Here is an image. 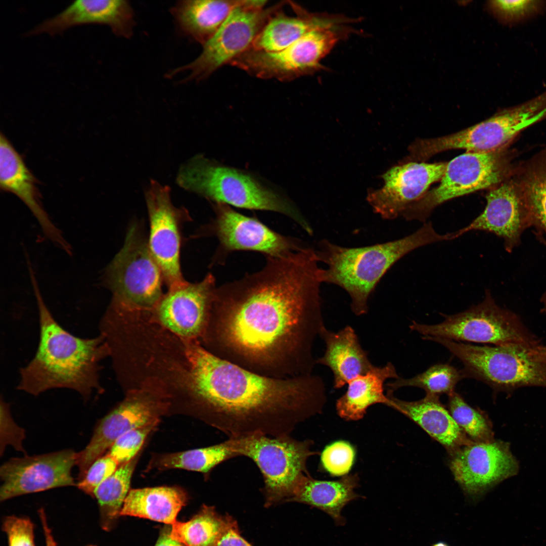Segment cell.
Here are the masks:
<instances>
[{
	"label": "cell",
	"mask_w": 546,
	"mask_h": 546,
	"mask_svg": "<svg viewBox=\"0 0 546 546\" xmlns=\"http://www.w3.org/2000/svg\"><path fill=\"white\" fill-rule=\"evenodd\" d=\"M319 263L315 250L303 247L267 256L260 270L216 288L212 309L228 320L231 343L247 354L263 356L287 341L305 365L313 367V342L325 326Z\"/></svg>",
	"instance_id": "cell-1"
},
{
	"label": "cell",
	"mask_w": 546,
	"mask_h": 546,
	"mask_svg": "<svg viewBox=\"0 0 546 546\" xmlns=\"http://www.w3.org/2000/svg\"><path fill=\"white\" fill-rule=\"evenodd\" d=\"M188 401L229 438L290 435L322 412L325 385L317 376L274 379L248 371L199 346L188 379Z\"/></svg>",
	"instance_id": "cell-2"
},
{
	"label": "cell",
	"mask_w": 546,
	"mask_h": 546,
	"mask_svg": "<svg viewBox=\"0 0 546 546\" xmlns=\"http://www.w3.org/2000/svg\"><path fill=\"white\" fill-rule=\"evenodd\" d=\"M38 310L39 339L35 354L20 368L17 389L37 396L50 389L67 388L87 400L101 393V361L110 355L104 337L75 336L55 320L41 295L33 269L29 270Z\"/></svg>",
	"instance_id": "cell-3"
},
{
	"label": "cell",
	"mask_w": 546,
	"mask_h": 546,
	"mask_svg": "<svg viewBox=\"0 0 546 546\" xmlns=\"http://www.w3.org/2000/svg\"><path fill=\"white\" fill-rule=\"evenodd\" d=\"M452 240L450 233H438L431 222L401 239L360 247H346L323 240L315 250L324 262V283L335 285L350 298L352 311L357 316L368 311V301L380 280L390 268L407 253L426 245Z\"/></svg>",
	"instance_id": "cell-4"
},
{
	"label": "cell",
	"mask_w": 546,
	"mask_h": 546,
	"mask_svg": "<svg viewBox=\"0 0 546 546\" xmlns=\"http://www.w3.org/2000/svg\"><path fill=\"white\" fill-rule=\"evenodd\" d=\"M186 190L200 195L214 203L238 208L266 210L285 214L304 230L308 222L291 202L243 171L220 165L197 155L184 163L176 177Z\"/></svg>",
	"instance_id": "cell-5"
},
{
	"label": "cell",
	"mask_w": 546,
	"mask_h": 546,
	"mask_svg": "<svg viewBox=\"0 0 546 546\" xmlns=\"http://www.w3.org/2000/svg\"><path fill=\"white\" fill-rule=\"evenodd\" d=\"M161 270L141 225L132 223L124 245L103 271L100 284L112 293L108 307L151 312L164 294Z\"/></svg>",
	"instance_id": "cell-6"
},
{
	"label": "cell",
	"mask_w": 546,
	"mask_h": 546,
	"mask_svg": "<svg viewBox=\"0 0 546 546\" xmlns=\"http://www.w3.org/2000/svg\"><path fill=\"white\" fill-rule=\"evenodd\" d=\"M447 349L463 364L465 378L484 382L494 391L511 392L525 387L546 388V367L521 345L478 346L424 337Z\"/></svg>",
	"instance_id": "cell-7"
},
{
	"label": "cell",
	"mask_w": 546,
	"mask_h": 546,
	"mask_svg": "<svg viewBox=\"0 0 546 546\" xmlns=\"http://www.w3.org/2000/svg\"><path fill=\"white\" fill-rule=\"evenodd\" d=\"M230 438L237 456L250 458L260 470L266 508L289 502L304 477L309 474L308 459L318 453L311 449V440H298L290 435L255 434Z\"/></svg>",
	"instance_id": "cell-8"
},
{
	"label": "cell",
	"mask_w": 546,
	"mask_h": 546,
	"mask_svg": "<svg viewBox=\"0 0 546 546\" xmlns=\"http://www.w3.org/2000/svg\"><path fill=\"white\" fill-rule=\"evenodd\" d=\"M440 314L444 317L440 323L426 325L413 321L410 328L423 337L459 342L516 345L528 348L540 343L516 314L495 302L488 290L485 292L484 300L477 305L457 314Z\"/></svg>",
	"instance_id": "cell-9"
},
{
	"label": "cell",
	"mask_w": 546,
	"mask_h": 546,
	"mask_svg": "<svg viewBox=\"0 0 546 546\" xmlns=\"http://www.w3.org/2000/svg\"><path fill=\"white\" fill-rule=\"evenodd\" d=\"M507 146L485 152H466L447 163L439 185L412 205L402 217L424 222L433 210L451 199L493 188L514 174Z\"/></svg>",
	"instance_id": "cell-10"
},
{
	"label": "cell",
	"mask_w": 546,
	"mask_h": 546,
	"mask_svg": "<svg viewBox=\"0 0 546 546\" xmlns=\"http://www.w3.org/2000/svg\"><path fill=\"white\" fill-rule=\"evenodd\" d=\"M350 33L344 26L314 29L279 51L249 49L230 65L260 79L292 81L323 69L321 61Z\"/></svg>",
	"instance_id": "cell-11"
},
{
	"label": "cell",
	"mask_w": 546,
	"mask_h": 546,
	"mask_svg": "<svg viewBox=\"0 0 546 546\" xmlns=\"http://www.w3.org/2000/svg\"><path fill=\"white\" fill-rule=\"evenodd\" d=\"M287 1L265 8L266 1L243 0L235 8L215 34L203 46L201 54L190 64L172 71L169 76L184 71V81H200L249 50L269 18Z\"/></svg>",
	"instance_id": "cell-12"
},
{
	"label": "cell",
	"mask_w": 546,
	"mask_h": 546,
	"mask_svg": "<svg viewBox=\"0 0 546 546\" xmlns=\"http://www.w3.org/2000/svg\"><path fill=\"white\" fill-rule=\"evenodd\" d=\"M171 405L169 396L153 386L126 390L124 399L98 422L89 443L77 453L79 480L118 438L131 430L159 423Z\"/></svg>",
	"instance_id": "cell-13"
},
{
	"label": "cell",
	"mask_w": 546,
	"mask_h": 546,
	"mask_svg": "<svg viewBox=\"0 0 546 546\" xmlns=\"http://www.w3.org/2000/svg\"><path fill=\"white\" fill-rule=\"evenodd\" d=\"M150 220V251L168 289L185 283L179 261L181 223L189 219L187 210L174 206L170 189L151 180L145 192Z\"/></svg>",
	"instance_id": "cell-14"
},
{
	"label": "cell",
	"mask_w": 546,
	"mask_h": 546,
	"mask_svg": "<svg viewBox=\"0 0 546 546\" xmlns=\"http://www.w3.org/2000/svg\"><path fill=\"white\" fill-rule=\"evenodd\" d=\"M216 288L211 273L200 282H186L168 289L149 316L175 335L200 342L206 333Z\"/></svg>",
	"instance_id": "cell-15"
},
{
	"label": "cell",
	"mask_w": 546,
	"mask_h": 546,
	"mask_svg": "<svg viewBox=\"0 0 546 546\" xmlns=\"http://www.w3.org/2000/svg\"><path fill=\"white\" fill-rule=\"evenodd\" d=\"M450 456L449 468L454 479L472 496L484 494L518 471L509 445L502 441H472Z\"/></svg>",
	"instance_id": "cell-16"
},
{
	"label": "cell",
	"mask_w": 546,
	"mask_h": 546,
	"mask_svg": "<svg viewBox=\"0 0 546 546\" xmlns=\"http://www.w3.org/2000/svg\"><path fill=\"white\" fill-rule=\"evenodd\" d=\"M77 453L72 449L12 458L1 467L0 500L52 488L73 486L71 470Z\"/></svg>",
	"instance_id": "cell-17"
},
{
	"label": "cell",
	"mask_w": 546,
	"mask_h": 546,
	"mask_svg": "<svg viewBox=\"0 0 546 546\" xmlns=\"http://www.w3.org/2000/svg\"><path fill=\"white\" fill-rule=\"evenodd\" d=\"M446 164L406 161L394 166L382 175L383 185L369 191L368 201L374 212L384 219L402 216L412 205L424 196L432 184L440 180Z\"/></svg>",
	"instance_id": "cell-18"
},
{
	"label": "cell",
	"mask_w": 546,
	"mask_h": 546,
	"mask_svg": "<svg viewBox=\"0 0 546 546\" xmlns=\"http://www.w3.org/2000/svg\"><path fill=\"white\" fill-rule=\"evenodd\" d=\"M214 207L216 217L211 231L219 242L217 257L239 250L280 257L303 247L295 239L277 233L258 220L245 216L226 204L214 203Z\"/></svg>",
	"instance_id": "cell-19"
},
{
	"label": "cell",
	"mask_w": 546,
	"mask_h": 546,
	"mask_svg": "<svg viewBox=\"0 0 546 546\" xmlns=\"http://www.w3.org/2000/svg\"><path fill=\"white\" fill-rule=\"evenodd\" d=\"M483 211L468 225L453 232L454 239L472 231L492 233L504 240L511 252L520 242L523 232L532 225L531 220L513 175L486 195Z\"/></svg>",
	"instance_id": "cell-20"
},
{
	"label": "cell",
	"mask_w": 546,
	"mask_h": 546,
	"mask_svg": "<svg viewBox=\"0 0 546 546\" xmlns=\"http://www.w3.org/2000/svg\"><path fill=\"white\" fill-rule=\"evenodd\" d=\"M36 184L35 178L27 167L21 156L1 132V189L12 193L20 199L37 219L46 237L68 255H72L71 246L43 209Z\"/></svg>",
	"instance_id": "cell-21"
},
{
	"label": "cell",
	"mask_w": 546,
	"mask_h": 546,
	"mask_svg": "<svg viewBox=\"0 0 546 546\" xmlns=\"http://www.w3.org/2000/svg\"><path fill=\"white\" fill-rule=\"evenodd\" d=\"M91 23L107 25L116 35L129 38L134 25L133 12L126 1L78 0L27 34L53 35L75 25Z\"/></svg>",
	"instance_id": "cell-22"
},
{
	"label": "cell",
	"mask_w": 546,
	"mask_h": 546,
	"mask_svg": "<svg viewBox=\"0 0 546 546\" xmlns=\"http://www.w3.org/2000/svg\"><path fill=\"white\" fill-rule=\"evenodd\" d=\"M288 2L296 16L287 15L282 11L283 8L279 10L268 20L250 49L279 51L313 30L338 27L355 22V19L339 15L309 12L295 3Z\"/></svg>",
	"instance_id": "cell-23"
},
{
	"label": "cell",
	"mask_w": 546,
	"mask_h": 546,
	"mask_svg": "<svg viewBox=\"0 0 546 546\" xmlns=\"http://www.w3.org/2000/svg\"><path fill=\"white\" fill-rule=\"evenodd\" d=\"M388 406L395 409L419 425L439 442L450 455L471 440L456 423L449 411L441 403L439 397L426 395L423 399L406 401L387 392Z\"/></svg>",
	"instance_id": "cell-24"
},
{
	"label": "cell",
	"mask_w": 546,
	"mask_h": 546,
	"mask_svg": "<svg viewBox=\"0 0 546 546\" xmlns=\"http://www.w3.org/2000/svg\"><path fill=\"white\" fill-rule=\"evenodd\" d=\"M319 336L326 344L324 355L316 363L328 367L334 376L333 387L341 389L358 376L366 374L375 366L361 347L354 330L346 326L337 332L321 329Z\"/></svg>",
	"instance_id": "cell-25"
},
{
	"label": "cell",
	"mask_w": 546,
	"mask_h": 546,
	"mask_svg": "<svg viewBox=\"0 0 546 546\" xmlns=\"http://www.w3.org/2000/svg\"><path fill=\"white\" fill-rule=\"evenodd\" d=\"M359 478L357 474L346 475L335 481L314 479L309 474L304 477L290 502H298L317 508L330 515L338 525L345 520L343 508L360 496L356 493Z\"/></svg>",
	"instance_id": "cell-26"
},
{
	"label": "cell",
	"mask_w": 546,
	"mask_h": 546,
	"mask_svg": "<svg viewBox=\"0 0 546 546\" xmlns=\"http://www.w3.org/2000/svg\"><path fill=\"white\" fill-rule=\"evenodd\" d=\"M399 378L394 365L388 362L383 367L374 366L366 374L354 378L347 384L345 393L336 401L338 415L347 421H357L374 404L388 406L389 400L384 394L385 382L389 379Z\"/></svg>",
	"instance_id": "cell-27"
},
{
	"label": "cell",
	"mask_w": 546,
	"mask_h": 546,
	"mask_svg": "<svg viewBox=\"0 0 546 546\" xmlns=\"http://www.w3.org/2000/svg\"><path fill=\"white\" fill-rule=\"evenodd\" d=\"M243 0L183 1L171 10L180 30L203 46Z\"/></svg>",
	"instance_id": "cell-28"
},
{
	"label": "cell",
	"mask_w": 546,
	"mask_h": 546,
	"mask_svg": "<svg viewBox=\"0 0 546 546\" xmlns=\"http://www.w3.org/2000/svg\"><path fill=\"white\" fill-rule=\"evenodd\" d=\"M188 501L185 490L177 486H158L130 490L120 516L148 519L171 525Z\"/></svg>",
	"instance_id": "cell-29"
},
{
	"label": "cell",
	"mask_w": 546,
	"mask_h": 546,
	"mask_svg": "<svg viewBox=\"0 0 546 546\" xmlns=\"http://www.w3.org/2000/svg\"><path fill=\"white\" fill-rule=\"evenodd\" d=\"M513 176L532 225L546 234V146L528 161L517 166Z\"/></svg>",
	"instance_id": "cell-30"
},
{
	"label": "cell",
	"mask_w": 546,
	"mask_h": 546,
	"mask_svg": "<svg viewBox=\"0 0 546 546\" xmlns=\"http://www.w3.org/2000/svg\"><path fill=\"white\" fill-rule=\"evenodd\" d=\"M238 457L231 438L208 447L162 454L154 457L149 469L159 470L180 469L209 474L220 463Z\"/></svg>",
	"instance_id": "cell-31"
},
{
	"label": "cell",
	"mask_w": 546,
	"mask_h": 546,
	"mask_svg": "<svg viewBox=\"0 0 546 546\" xmlns=\"http://www.w3.org/2000/svg\"><path fill=\"white\" fill-rule=\"evenodd\" d=\"M233 519L203 505L189 521L172 524L170 535L184 546H215Z\"/></svg>",
	"instance_id": "cell-32"
},
{
	"label": "cell",
	"mask_w": 546,
	"mask_h": 546,
	"mask_svg": "<svg viewBox=\"0 0 546 546\" xmlns=\"http://www.w3.org/2000/svg\"><path fill=\"white\" fill-rule=\"evenodd\" d=\"M137 457L120 465L94 491V498H96L99 507L101 526L105 531L112 530L120 517V511L130 491Z\"/></svg>",
	"instance_id": "cell-33"
},
{
	"label": "cell",
	"mask_w": 546,
	"mask_h": 546,
	"mask_svg": "<svg viewBox=\"0 0 546 546\" xmlns=\"http://www.w3.org/2000/svg\"><path fill=\"white\" fill-rule=\"evenodd\" d=\"M465 377L461 371L448 364L439 363L432 366L424 372L411 378L400 377L387 383V392L393 393L403 387H417L424 389L426 395L439 396L448 395L454 391L458 382Z\"/></svg>",
	"instance_id": "cell-34"
},
{
	"label": "cell",
	"mask_w": 546,
	"mask_h": 546,
	"mask_svg": "<svg viewBox=\"0 0 546 546\" xmlns=\"http://www.w3.org/2000/svg\"><path fill=\"white\" fill-rule=\"evenodd\" d=\"M448 411L456 423L473 441L494 440L492 425L485 414L469 405L455 391L448 395Z\"/></svg>",
	"instance_id": "cell-35"
},
{
	"label": "cell",
	"mask_w": 546,
	"mask_h": 546,
	"mask_svg": "<svg viewBox=\"0 0 546 546\" xmlns=\"http://www.w3.org/2000/svg\"><path fill=\"white\" fill-rule=\"evenodd\" d=\"M487 8L500 23L514 25L541 14L546 10V1L537 0H495L488 1Z\"/></svg>",
	"instance_id": "cell-36"
},
{
	"label": "cell",
	"mask_w": 546,
	"mask_h": 546,
	"mask_svg": "<svg viewBox=\"0 0 546 546\" xmlns=\"http://www.w3.org/2000/svg\"><path fill=\"white\" fill-rule=\"evenodd\" d=\"M355 456V449L350 444L344 441H336L326 446L323 451L321 465L332 476H345L351 470Z\"/></svg>",
	"instance_id": "cell-37"
},
{
	"label": "cell",
	"mask_w": 546,
	"mask_h": 546,
	"mask_svg": "<svg viewBox=\"0 0 546 546\" xmlns=\"http://www.w3.org/2000/svg\"><path fill=\"white\" fill-rule=\"evenodd\" d=\"M158 424H150L122 434L113 443L109 453L119 465L132 460L137 456L145 439Z\"/></svg>",
	"instance_id": "cell-38"
},
{
	"label": "cell",
	"mask_w": 546,
	"mask_h": 546,
	"mask_svg": "<svg viewBox=\"0 0 546 546\" xmlns=\"http://www.w3.org/2000/svg\"><path fill=\"white\" fill-rule=\"evenodd\" d=\"M119 464L108 453L95 460L87 469L84 477L77 484L78 488L94 497L95 489L111 475Z\"/></svg>",
	"instance_id": "cell-39"
},
{
	"label": "cell",
	"mask_w": 546,
	"mask_h": 546,
	"mask_svg": "<svg viewBox=\"0 0 546 546\" xmlns=\"http://www.w3.org/2000/svg\"><path fill=\"white\" fill-rule=\"evenodd\" d=\"M2 530L7 535L8 546H35L34 525L28 517L7 516L3 519Z\"/></svg>",
	"instance_id": "cell-40"
},
{
	"label": "cell",
	"mask_w": 546,
	"mask_h": 546,
	"mask_svg": "<svg viewBox=\"0 0 546 546\" xmlns=\"http://www.w3.org/2000/svg\"><path fill=\"white\" fill-rule=\"evenodd\" d=\"M1 454L4 448L8 445H12L16 449L24 451L22 447V441L25 437V432L12 419L9 405L2 398L1 399Z\"/></svg>",
	"instance_id": "cell-41"
},
{
	"label": "cell",
	"mask_w": 546,
	"mask_h": 546,
	"mask_svg": "<svg viewBox=\"0 0 546 546\" xmlns=\"http://www.w3.org/2000/svg\"><path fill=\"white\" fill-rule=\"evenodd\" d=\"M215 546H253L241 534L237 521L233 519Z\"/></svg>",
	"instance_id": "cell-42"
},
{
	"label": "cell",
	"mask_w": 546,
	"mask_h": 546,
	"mask_svg": "<svg viewBox=\"0 0 546 546\" xmlns=\"http://www.w3.org/2000/svg\"><path fill=\"white\" fill-rule=\"evenodd\" d=\"M38 515L43 529L46 546H58L52 534V530L48 525L47 516L43 509L41 508L38 510Z\"/></svg>",
	"instance_id": "cell-43"
},
{
	"label": "cell",
	"mask_w": 546,
	"mask_h": 546,
	"mask_svg": "<svg viewBox=\"0 0 546 546\" xmlns=\"http://www.w3.org/2000/svg\"><path fill=\"white\" fill-rule=\"evenodd\" d=\"M171 528L164 527L160 533L154 546H184L180 542L172 538L170 535Z\"/></svg>",
	"instance_id": "cell-44"
},
{
	"label": "cell",
	"mask_w": 546,
	"mask_h": 546,
	"mask_svg": "<svg viewBox=\"0 0 546 546\" xmlns=\"http://www.w3.org/2000/svg\"><path fill=\"white\" fill-rule=\"evenodd\" d=\"M530 353L546 367V345L540 343L530 348Z\"/></svg>",
	"instance_id": "cell-45"
},
{
	"label": "cell",
	"mask_w": 546,
	"mask_h": 546,
	"mask_svg": "<svg viewBox=\"0 0 546 546\" xmlns=\"http://www.w3.org/2000/svg\"><path fill=\"white\" fill-rule=\"evenodd\" d=\"M542 240L543 241V242L546 245V241H544L543 239H541V240ZM540 302H541V303L542 304V307H541V311L542 312L546 313V291L542 295V297H541V298L540 299Z\"/></svg>",
	"instance_id": "cell-46"
},
{
	"label": "cell",
	"mask_w": 546,
	"mask_h": 546,
	"mask_svg": "<svg viewBox=\"0 0 546 546\" xmlns=\"http://www.w3.org/2000/svg\"><path fill=\"white\" fill-rule=\"evenodd\" d=\"M431 546H449L447 543L444 541H438L434 543Z\"/></svg>",
	"instance_id": "cell-47"
},
{
	"label": "cell",
	"mask_w": 546,
	"mask_h": 546,
	"mask_svg": "<svg viewBox=\"0 0 546 546\" xmlns=\"http://www.w3.org/2000/svg\"><path fill=\"white\" fill-rule=\"evenodd\" d=\"M86 546H97V545H95V544H88V545H87Z\"/></svg>",
	"instance_id": "cell-48"
}]
</instances>
